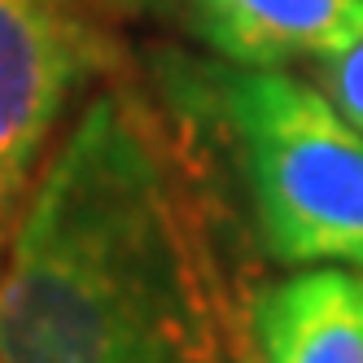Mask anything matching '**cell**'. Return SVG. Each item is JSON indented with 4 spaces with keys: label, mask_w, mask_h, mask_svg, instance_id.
<instances>
[{
    "label": "cell",
    "mask_w": 363,
    "mask_h": 363,
    "mask_svg": "<svg viewBox=\"0 0 363 363\" xmlns=\"http://www.w3.org/2000/svg\"><path fill=\"white\" fill-rule=\"evenodd\" d=\"M5 363H245L193 184L136 96L74 118L0 267Z\"/></svg>",
    "instance_id": "cell-1"
},
{
    "label": "cell",
    "mask_w": 363,
    "mask_h": 363,
    "mask_svg": "<svg viewBox=\"0 0 363 363\" xmlns=\"http://www.w3.org/2000/svg\"><path fill=\"white\" fill-rule=\"evenodd\" d=\"M223 106L272 258L363 267V132L280 70L232 74Z\"/></svg>",
    "instance_id": "cell-2"
},
{
    "label": "cell",
    "mask_w": 363,
    "mask_h": 363,
    "mask_svg": "<svg viewBox=\"0 0 363 363\" xmlns=\"http://www.w3.org/2000/svg\"><path fill=\"white\" fill-rule=\"evenodd\" d=\"M114 62L79 0H0V184L18 201L66 106Z\"/></svg>",
    "instance_id": "cell-3"
},
{
    "label": "cell",
    "mask_w": 363,
    "mask_h": 363,
    "mask_svg": "<svg viewBox=\"0 0 363 363\" xmlns=\"http://www.w3.org/2000/svg\"><path fill=\"white\" fill-rule=\"evenodd\" d=\"M197 35L219 57L276 70L328 62L363 40V0H189Z\"/></svg>",
    "instance_id": "cell-4"
},
{
    "label": "cell",
    "mask_w": 363,
    "mask_h": 363,
    "mask_svg": "<svg viewBox=\"0 0 363 363\" xmlns=\"http://www.w3.org/2000/svg\"><path fill=\"white\" fill-rule=\"evenodd\" d=\"M258 363H363V276L306 267L254 298Z\"/></svg>",
    "instance_id": "cell-5"
},
{
    "label": "cell",
    "mask_w": 363,
    "mask_h": 363,
    "mask_svg": "<svg viewBox=\"0 0 363 363\" xmlns=\"http://www.w3.org/2000/svg\"><path fill=\"white\" fill-rule=\"evenodd\" d=\"M320 88L354 132H363V40L346 53L320 62Z\"/></svg>",
    "instance_id": "cell-6"
},
{
    "label": "cell",
    "mask_w": 363,
    "mask_h": 363,
    "mask_svg": "<svg viewBox=\"0 0 363 363\" xmlns=\"http://www.w3.org/2000/svg\"><path fill=\"white\" fill-rule=\"evenodd\" d=\"M13 197L5 193V184H0V254H5V237H9V219H13Z\"/></svg>",
    "instance_id": "cell-7"
},
{
    "label": "cell",
    "mask_w": 363,
    "mask_h": 363,
    "mask_svg": "<svg viewBox=\"0 0 363 363\" xmlns=\"http://www.w3.org/2000/svg\"><path fill=\"white\" fill-rule=\"evenodd\" d=\"M0 363H5V359H0Z\"/></svg>",
    "instance_id": "cell-8"
}]
</instances>
